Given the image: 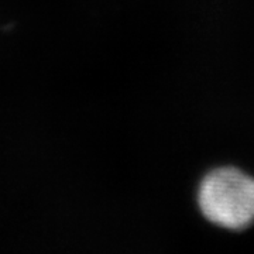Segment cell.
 <instances>
[{
    "mask_svg": "<svg viewBox=\"0 0 254 254\" xmlns=\"http://www.w3.org/2000/svg\"><path fill=\"white\" fill-rule=\"evenodd\" d=\"M196 206L210 225L243 232L254 225V175L236 165L209 170L196 188Z\"/></svg>",
    "mask_w": 254,
    "mask_h": 254,
    "instance_id": "6da1fadb",
    "label": "cell"
}]
</instances>
